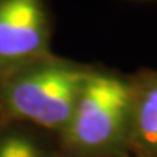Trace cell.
<instances>
[{
	"instance_id": "6da1fadb",
	"label": "cell",
	"mask_w": 157,
	"mask_h": 157,
	"mask_svg": "<svg viewBox=\"0 0 157 157\" xmlns=\"http://www.w3.org/2000/svg\"><path fill=\"white\" fill-rule=\"evenodd\" d=\"M132 78L92 70L61 134L82 156H109L129 148L132 117Z\"/></svg>"
},
{
	"instance_id": "7a4b0ae2",
	"label": "cell",
	"mask_w": 157,
	"mask_h": 157,
	"mask_svg": "<svg viewBox=\"0 0 157 157\" xmlns=\"http://www.w3.org/2000/svg\"><path fill=\"white\" fill-rule=\"evenodd\" d=\"M19 68L3 87L7 109L39 127L63 132L93 68L51 57Z\"/></svg>"
},
{
	"instance_id": "3957f363",
	"label": "cell",
	"mask_w": 157,
	"mask_h": 157,
	"mask_svg": "<svg viewBox=\"0 0 157 157\" xmlns=\"http://www.w3.org/2000/svg\"><path fill=\"white\" fill-rule=\"evenodd\" d=\"M50 57V21L42 0H0V70Z\"/></svg>"
},
{
	"instance_id": "277c9868",
	"label": "cell",
	"mask_w": 157,
	"mask_h": 157,
	"mask_svg": "<svg viewBox=\"0 0 157 157\" xmlns=\"http://www.w3.org/2000/svg\"><path fill=\"white\" fill-rule=\"evenodd\" d=\"M132 86L129 148L140 157H157V70L138 73Z\"/></svg>"
},
{
	"instance_id": "5b68a950",
	"label": "cell",
	"mask_w": 157,
	"mask_h": 157,
	"mask_svg": "<svg viewBox=\"0 0 157 157\" xmlns=\"http://www.w3.org/2000/svg\"><path fill=\"white\" fill-rule=\"evenodd\" d=\"M0 157H41V151L28 137L9 134L0 138Z\"/></svg>"
}]
</instances>
